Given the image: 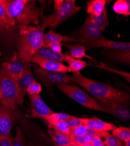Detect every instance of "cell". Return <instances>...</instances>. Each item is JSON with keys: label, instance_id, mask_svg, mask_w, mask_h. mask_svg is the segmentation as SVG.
I'll return each instance as SVG.
<instances>
[{"label": "cell", "instance_id": "26", "mask_svg": "<svg viewBox=\"0 0 130 146\" xmlns=\"http://www.w3.org/2000/svg\"><path fill=\"white\" fill-rule=\"evenodd\" d=\"M89 19L100 29L101 31H104L106 28L109 25V19L108 17L107 8L103 9L102 13L98 17L89 15Z\"/></svg>", "mask_w": 130, "mask_h": 146}, {"label": "cell", "instance_id": "21", "mask_svg": "<svg viewBox=\"0 0 130 146\" xmlns=\"http://www.w3.org/2000/svg\"><path fill=\"white\" fill-rule=\"evenodd\" d=\"M106 0H90L87 2L86 13L89 15L99 16L106 7Z\"/></svg>", "mask_w": 130, "mask_h": 146}, {"label": "cell", "instance_id": "27", "mask_svg": "<svg viewBox=\"0 0 130 146\" xmlns=\"http://www.w3.org/2000/svg\"><path fill=\"white\" fill-rule=\"evenodd\" d=\"M113 9L116 14L125 17L130 15V1L129 0H117L113 6Z\"/></svg>", "mask_w": 130, "mask_h": 146}, {"label": "cell", "instance_id": "25", "mask_svg": "<svg viewBox=\"0 0 130 146\" xmlns=\"http://www.w3.org/2000/svg\"><path fill=\"white\" fill-rule=\"evenodd\" d=\"M104 52L109 57L117 62L126 64H129L130 63V52L106 49Z\"/></svg>", "mask_w": 130, "mask_h": 146}, {"label": "cell", "instance_id": "32", "mask_svg": "<svg viewBox=\"0 0 130 146\" xmlns=\"http://www.w3.org/2000/svg\"><path fill=\"white\" fill-rule=\"evenodd\" d=\"M104 139L103 143L105 146H121L123 145L122 141L112 134H110Z\"/></svg>", "mask_w": 130, "mask_h": 146}, {"label": "cell", "instance_id": "18", "mask_svg": "<svg viewBox=\"0 0 130 146\" xmlns=\"http://www.w3.org/2000/svg\"><path fill=\"white\" fill-rule=\"evenodd\" d=\"M43 40L45 45L51 43L60 42H75V39L71 37V36L63 35L57 33L50 29V30L46 33H44Z\"/></svg>", "mask_w": 130, "mask_h": 146}, {"label": "cell", "instance_id": "45", "mask_svg": "<svg viewBox=\"0 0 130 146\" xmlns=\"http://www.w3.org/2000/svg\"><path fill=\"white\" fill-rule=\"evenodd\" d=\"M121 146H124V145H121Z\"/></svg>", "mask_w": 130, "mask_h": 146}, {"label": "cell", "instance_id": "33", "mask_svg": "<svg viewBox=\"0 0 130 146\" xmlns=\"http://www.w3.org/2000/svg\"><path fill=\"white\" fill-rule=\"evenodd\" d=\"M87 130L88 127L84 125L78 126L77 127L70 129V136L77 137L84 136L86 135Z\"/></svg>", "mask_w": 130, "mask_h": 146}, {"label": "cell", "instance_id": "12", "mask_svg": "<svg viewBox=\"0 0 130 146\" xmlns=\"http://www.w3.org/2000/svg\"><path fill=\"white\" fill-rule=\"evenodd\" d=\"M14 111L5 105H0V136L11 133L15 118Z\"/></svg>", "mask_w": 130, "mask_h": 146}, {"label": "cell", "instance_id": "10", "mask_svg": "<svg viewBox=\"0 0 130 146\" xmlns=\"http://www.w3.org/2000/svg\"><path fill=\"white\" fill-rule=\"evenodd\" d=\"M28 67L29 66L23 63L18 57L17 53H15L9 62L3 64L1 69L17 81Z\"/></svg>", "mask_w": 130, "mask_h": 146}, {"label": "cell", "instance_id": "11", "mask_svg": "<svg viewBox=\"0 0 130 146\" xmlns=\"http://www.w3.org/2000/svg\"><path fill=\"white\" fill-rule=\"evenodd\" d=\"M98 103L106 109L107 113L120 119L129 120L130 110L127 105L110 101H98Z\"/></svg>", "mask_w": 130, "mask_h": 146}, {"label": "cell", "instance_id": "17", "mask_svg": "<svg viewBox=\"0 0 130 146\" xmlns=\"http://www.w3.org/2000/svg\"><path fill=\"white\" fill-rule=\"evenodd\" d=\"M34 57H36L44 60L55 61V62H61L63 63L66 62L65 54L63 53H56L45 44L39 48Z\"/></svg>", "mask_w": 130, "mask_h": 146}, {"label": "cell", "instance_id": "14", "mask_svg": "<svg viewBox=\"0 0 130 146\" xmlns=\"http://www.w3.org/2000/svg\"><path fill=\"white\" fill-rule=\"evenodd\" d=\"M32 63L38 64L40 68L47 71L64 73V74L71 72L68 66L63 63L55 62V61L44 60L36 57H33L32 60Z\"/></svg>", "mask_w": 130, "mask_h": 146}, {"label": "cell", "instance_id": "15", "mask_svg": "<svg viewBox=\"0 0 130 146\" xmlns=\"http://www.w3.org/2000/svg\"><path fill=\"white\" fill-rule=\"evenodd\" d=\"M88 47H103L108 50H116L124 52H130V44L129 42H117L104 39L91 43Z\"/></svg>", "mask_w": 130, "mask_h": 146}, {"label": "cell", "instance_id": "41", "mask_svg": "<svg viewBox=\"0 0 130 146\" xmlns=\"http://www.w3.org/2000/svg\"><path fill=\"white\" fill-rule=\"evenodd\" d=\"M79 146H93L91 143H85V144H79Z\"/></svg>", "mask_w": 130, "mask_h": 146}, {"label": "cell", "instance_id": "42", "mask_svg": "<svg viewBox=\"0 0 130 146\" xmlns=\"http://www.w3.org/2000/svg\"><path fill=\"white\" fill-rule=\"evenodd\" d=\"M124 143H125V144L124 146H130V140L124 142Z\"/></svg>", "mask_w": 130, "mask_h": 146}, {"label": "cell", "instance_id": "22", "mask_svg": "<svg viewBox=\"0 0 130 146\" xmlns=\"http://www.w3.org/2000/svg\"><path fill=\"white\" fill-rule=\"evenodd\" d=\"M8 0H0V32L8 30L12 26L7 15Z\"/></svg>", "mask_w": 130, "mask_h": 146}, {"label": "cell", "instance_id": "28", "mask_svg": "<svg viewBox=\"0 0 130 146\" xmlns=\"http://www.w3.org/2000/svg\"><path fill=\"white\" fill-rule=\"evenodd\" d=\"M112 135L120 139L121 141L125 142L130 140V129L127 127H117L112 130Z\"/></svg>", "mask_w": 130, "mask_h": 146}, {"label": "cell", "instance_id": "44", "mask_svg": "<svg viewBox=\"0 0 130 146\" xmlns=\"http://www.w3.org/2000/svg\"><path fill=\"white\" fill-rule=\"evenodd\" d=\"M28 146H32V145H31V144H29Z\"/></svg>", "mask_w": 130, "mask_h": 146}, {"label": "cell", "instance_id": "19", "mask_svg": "<svg viewBox=\"0 0 130 146\" xmlns=\"http://www.w3.org/2000/svg\"><path fill=\"white\" fill-rule=\"evenodd\" d=\"M63 45L68 48V51L65 53L69 56L76 59L82 60L83 58H87L92 60V58L86 53V47L82 45H73L68 43H62Z\"/></svg>", "mask_w": 130, "mask_h": 146}, {"label": "cell", "instance_id": "8", "mask_svg": "<svg viewBox=\"0 0 130 146\" xmlns=\"http://www.w3.org/2000/svg\"><path fill=\"white\" fill-rule=\"evenodd\" d=\"M34 74L47 87H51L55 85L71 84L73 80L71 76L64 73L47 71L38 67H34Z\"/></svg>", "mask_w": 130, "mask_h": 146}, {"label": "cell", "instance_id": "23", "mask_svg": "<svg viewBox=\"0 0 130 146\" xmlns=\"http://www.w3.org/2000/svg\"><path fill=\"white\" fill-rule=\"evenodd\" d=\"M66 62L68 64V68L71 72L74 73L79 72L81 70L85 68L87 66V63L80 59L73 58L67 54H65Z\"/></svg>", "mask_w": 130, "mask_h": 146}, {"label": "cell", "instance_id": "20", "mask_svg": "<svg viewBox=\"0 0 130 146\" xmlns=\"http://www.w3.org/2000/svg\"><path fill=\"white\" fill-rule=\"evenodd\" d=\"M47 131H48L53 141L55 142L58 146H63L73 143L69 136L57 131L51 126L48 125Z\"/></svg>", "mask_w": 130, "mask_h": 146}, {"label": "cell", "instance_id": "1", "mask_svg": "<svg viewBox=\"0 0 130 146\" xmlns=\"http://www.w3.org/2000/svg\"><path fill=\"white\" fill-rule=\"evenodd\" d=\"M71 77L73 82L83 87L98 101L115 102L127 106L129 104L130 96L128 93L118 90L109 84L88 78L80 72L74 73Z\"/></svg>", "mask_w": 130, "mask_h": 146}, {"label": "cell", "instance_id": "5", "mask_svg": "<svg viewBox=\"0 0 130 146\" xmlns=\"http://www.w3.org/2000/svg\"><path fill=\"white\" fill-rule=\"evenodd\" d=\"M17 83L0 68V102L12 110L17 107Z\"/></svg>", "mask_w": 130, "mask_h": 146}, {"label": "cell", "instance_id": "43", "mask_svg": "<svg viewBox=\"0 0 130 146\" xmlns=\"http://www.w3.org/2000/svg\"><path fill=\"white\" fill-rule=\"evenodd\" d=\"M63 146H79V145L74 144V143H71V144H67L65 145H63Z\"/></svg>", "mask_w": 130, "mask_h": 146}, {"label": "cell", "instance_id": "6", "mask_svg": "<svg viewBox=\"0 0 130 146\" xmlns=\"http://www.w3.org/2000/svg\"><path fill=\"white\" fill-rule=\"evenodd\" d=\"M81 9V7L76 5L75 0H65L60 9L44 18L41 27L44 29L48 27L51 29L55 28Z\"/></svg>", "mask_w": 130, "mask_h": 146}, {"label": "cell", "instance_id": "9", "mask_svg": "<svg viewBox=\"0 0 130 146\" xmlns=\"http://www.w3.org/2000/svg\"><path fill=\"white\" fill-rule=\"evenodd\" d=\"M31 102L32 109L29 111V116L44 119L54 112L47 105L40 94L29 95Z\"/></svg>", "mask_w": 130, "mask_h": 146}, {"label": "cell", "instance_id": "2", "mask_svg": "<svg viewBox=\"0 0 130 146\" xmlns=\"http://www.w3.org/2000/svg\"><path fill=\"white\" fill-rule=\"evenodd\" d=\"M19 28L17 55L23 63L29 66L38 50L44 45V29L39 25L23 26Z\"/></svg>", "mask_w": 130, "mask_h": 146}, {"label": "cell", "instance_id": "37", "mask_svg": "<svg viewBox=\"0 0 130 146\" xmlns=\"http://www.w3.org/2000/svg\"><path fill=\"white\" fill-rule=\"evenodd\" d=\"M13 141L11 133L4 136H0V146H13Z\"/></svg>", "mask_w": 130, "mask_h": 146}, {"label": "cell", "instance_id": "16", "mask_svg": "<svg viewBox=\"0 0 130 146\" xmlns=\"http://www.w3.org/2000/svg\"><path fill=\"white\" fill-rule=\"evenodd\" d=\"M84 125L90 129L105 131H112L117 127L113 123L106 122L96 117H84Z\"/></svg>", "mask_w": 130, "mask_h": 146}, {"label": "cell", "instance_id": "13", "mask_svg": "<svg viewBox=\"0 0 130 146\" xmlns=\"http://www.w3.org/2000/svg\"><path fill=\"white\" fill-rule=\"evenodd\" d=\"M34 80H36L32 74L31 69L28 67L22 76L16 81L18 88L16 102L18 105H22L29 85Z\"/></svg>", "mask_w": 130, "mask_h": 146}, {"label": "cell", "instance_id": "31", "mask_svg": "<svg viewBox=\"0 0 130 146\" xmlns=\"http://www.w3.org/2000/svg\"><path fill=\"white\" fill-rule=\"evenodd\" d=\"M69 137L73 143H74L78 145L85 144V143H92L93 139L94 138V137L90 136L88 135H86L84 136H81V137L73 136H70Z\"/></svg>", "mask_w": 130, "mask_h": 146}, {"label": "cell", "instance_id": "40", "mask_svg": "<svg viewBox=\"0 0 130 146\" xmlns=\"http://www.w3.org/2000/svg\"><path fill=\"white\" fill-rule=\"evenodd\" d=\"M63 3H64L63 0H55V1H54V6L55 11L60 9L62 7Z\"/></svg>", "mask_w": 130, "mask_h": 146}, {"label": "cell", "instance_id": "24", "mask_svg": "<svg viewBox=\"0 0 130 146\" xmlns=\"http://www.w3.org/2000/svg\"><path fill=\"white\" fill-rule=\"evenodd\" d=\"M43 120L48 123V125L52 126L57 131L67 136H70V129L65 120H56L47 117H46Z\"/></svg>", "mask_w": 130, "mask_h": 146}, {"label": "cell", "instance_id": "38", "mask_svg": "<svg viewBox=\"0 0 130 146\" xmlns=\"http://www.w3.org/2000/svg\"><path fill=\"white\" fill-rule=\"evenodd\" d=\"M46 46L50 47L51 49L58 53H62V46L63 43L60 42H55V43H51Z\"/></svg>", "mask_w": 130, "mask_h": 146}, {"label": "cell", "instance_id": "29", "mask_svg": "<svg viewBox=\"0 0 130 146\" xmlns=\"http://www.w3.org/2000/svg\"><path fill=\"white\" fill-rule=\"evenodd\" d=\"M94 66L97 67L98 68H100L106 70L112 71V72H113L114 73H115V74H117L118 75H120V76L123 77L127 80V81L129 82V81H130V74H129V72H125V71H120V70H119L114 69V68H112V67H110L109 66H108L107 65H106V64H103L102 63H100V65H95Z\"/></svg>", "mask_w": 130, "mask_h": 146}, {"label": "cell", "instance_id": "35", "mask_svg": "<svg viewBox=\"0 0 130 146\" xmlns=\"http://www.w3.org/2000/svg\"><path fill=\"white\" fill-rule=\"evenodd\" d=\"M75 116L71 115L65 113H58V112H54L53 113L47 116L46 117H49L50 119L56 120H68L74 117Z\"/></svg>", "mask_w": 130, "mask_h": 146}, {"label": "cell", "instance_id": "36", "mask_svg": "<svg viewBox=\"0 0 130 146\" xmlns=\"http://www.w3.org/2000/svg\"><path fill=\"white\" fill-rule=\"evenodd\" d=\"M69 129H73L78 126L84 125V117H78L74 116L66 121Z\"/></svg>", "mask_w": 130, "mask_h": 146}, {"label": "cell", "instance_id": "30", "mask_svg": "<svg viewBox=\"0 0 130 146\" xmlns=\"http://www.w3.org/2000/svg\"><path fill=\"white\" fill-rule=\"evenodd\" d=\"M26 141L24 135L21 129L17 127L16 129V135L13 141V146H26Z\"/></svg>", "mask_w": 130, "mask_h": 146}, {"label": "cell", "instance_id": "39", "mask_svg": "<svg viewBox=\"0 0 130 146\" xmlns=\"http://www.w3.org/2000/svg\"><path fill=\"white\" fill-rule=\"evenodd\" d=\"M91 143L93 146H105L102 138L100 137H94Z\"/></svg>", "mask_w": 130, "mask_h": 146}, {"label": "cell", "instance_id": "7", "mask_svg": "<svg viewBox=\"0 0 130 146\" xmlns=\"http://www.w3.org/2000/svg\"><path fill=\"white\" fill-rule=\"evenodd\" d=\"M102 31L88 17L79 30L78 38L75 40L79 43L88 47L91 43L105 38L102 35Z\"/></svg>", "mask_w": 130, "mask_h": 146}, {"label": "cell", "instance_id": "3", "mask_svg": "<svg viewBox=\"0 0 130 146\" xmlns=\"http://www.w3.org/2000/svg\"><path fill=\"white\" fill-rule=\"evenodd\" d=\"M7 15L12 27L29 26L31 23L39 25L40 11L36 1L32 0L8 1Z\"/></svg>", "mask_w": 130, "mask_h": 146}, {"label": "cell", "instance_id": "34", "mask_svg": "<svg viewBox=\"0 0 130 146\" xmlns=\"http://www.w3.org/2000/svg\"><path fill=\"white\" fill-rule=\"evenodd\" d=\"M42 91V87L41 84L38 82L36 80L33 81L30 85L28 88L27 93L28 95H33L40 94Z\"/></svg>", "mask_w": 130, "mask_h": 146}, {"label": "cell", "instance_id": "4", "mask_svg": "<svg viewBox=\"0 0 130 146\" xmlns=\"http://www.w3.org/2000/svg\"><path fill=\"white\" fill-rule=\"evenodd\" d=\"M57 88L69 98L79 104L90 109L107 113L106 109L98 101L93 99L91 96L78 87L73 84H65L59 85Z\"/></svg>", "mask_w": 130, "mask_h": 146}]
</instances>
